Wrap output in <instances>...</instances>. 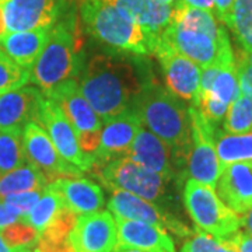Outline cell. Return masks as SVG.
<instances>
[{"label":"cell","mask_w":252,"mask_h":252,"mask_svg":"<svg viewBox=\"0 0 252 252\" xmlns=\"http://www.w3.org/2000/svg\"><path fill=\"white\" fill-rule=\"evenodd\" d=\"M192 147L185 164L184 178H190L216 189L217 181L223 170L216 152V127L212 125L202 112L195 107H189Z\"/></svg>","instance_id":"ba28073f"},{"label":"cell","mask_w":252,"mask_h":252,"mask_svg":"<svg viewBox=\"0 0 252 252\" xmlns=\"http://www.w3.org/2000/svg\"><path fill=\"white\" fill-rule=\"evenodd\" d=\"M66 0H6L1 6L7 32L52 28Z\"/></svg>","instance_id":"9a60e30c"},{"label":"cell","mask_w":252,"mask_h":252,"mask_svg":"<svg viewBox=\"0 0 252 252\" xmlns=\"http://www.w3.org/2000/svg\"><path fill=\"white\" fill-rule=\"evenodd\" d=\"M184 205L198 230L225 241L240 231L241 216L219 198L215 189L195 180L185 181Z\"/></svg>","instance_id":"5b68a950"},{"label":"cell","mask_w":252,"mask_h":252,"mask_svg":"<svg viewBox=\"0 0 252 252\" xmlns=\"http://www.w3.org/2000/svg\"><path fill=\"white\" fill-rule=\"evenodd\" d=\"M152 38H158L170 26L174 6L160 0H104Z\"/></svg>","instance_id":"d6986e66"},{"label":"cell","mask_w":252,"mask_h":252,"mask_svg":"<svg viewBox=\"0 0 252 252\" xmlns=\"http://www.w3.org/2000/svg\"><path fill=\"white\" fill-rule=\"evenodd\" d=\"M213 3H215V14L219 18V21L228 27L235 0H213Z\"/></svg>","instance_id":"f35d334b"},{"label":"cell","mask_w":252,"mask_h":252,"mask_svg":"<svg viewBox=\"0 0 252 252\" xmlns=\"http://www.w3.org/2000/svg\"><path fill=\"white\" fill-rule=\"evenodd\" d=\"M42 195V190H28L21 193H13L6 198H3V202L9 207L11 212H14L20 219L26 217L28 212L34 207L36 202L39 200Z\"/></svg>","instance_id":"836d02e7"},{"label":"cell","mask_w":252,"mask_h":252,"mask_svg":"<svg viewBox=\"0 0 252 252\" xmlns=\"http://www.w3.org/2000/svg\"><path fill=\"white\" fill-rule=\"evenodd\" d=\"M77 215L72 212L70 209L63 206L58 215L55 216L52 223L46 227L45 230L39 234L42 238H48V240H64L69 238V234L73 230V227L77 221Z\"/></svg>","instance_id":"d6a6232c"},{"label":"cell","mask_w":252,"mask_h":252,"mask_svg":"<svg viewBox=\"0 0 252 252\" xmlns=\"http://www.w3.org/2000/svg\"><path fill=\"white\" fill-rule=\"evenodd\" d=\"M46 95L36 86L0 94V130H20L36 122Z\"/></svg>","instance_id":"2e32d148"},{"label":"cell","mask_w":252,"mask_h":252,"mask_svg":"<svg viewBox=\"0 0 252 252\" xmlns=\"http://www.w3.org/2000/svg\"><path fill=\"white\" fill-rule=\"evenodd\" d=\"M4 1H6V0H0V4H3Z\"/></svg>","instance_id":"f907efd6"},{"label":"cell","mask_w":252,"mask_h":252,"mask_svg":"<svg viewBox=\"0 0 252 252\" xmlns=\"http://www.w3.org/2000/svg\"><path fill=\"white\" fill-rule=\"evenodd\" d=\"M30 81V69L20 66L0 46V94L24 87Z\"/></svg>","instance_id":"4dcf8cb0"},{"label":"cell","mask_w":252,"mask_h":252,"mask_svg":"<svg viewBox=\"0 0 252 252\" xmlns=\"http://www.w3.org/2000/svg\"><path fill=\"white\" fill-rule=\"evenodd\" d=\"M51 28H38L28 31L7 32L1 38L0 46L20 66L31 69L38 55L46 45Z\"/></svg>","instance_id":"603a6c76"},{"label":"cell","mask_w":252,"mask_h":252,"mask_svg":"<svg viewBox=\"0 0 252 252\" xmlns=\"http://www.w3.org/2000/svg\"><path fill=\"white\" fill-rule=\"evenodd\" d=\"M83 38L74 14H64L51 28L49 39L30 69V83L48 94L81 70Z\"/></svg>","instance_id":"3957f363"},{"label":"cell","mask_w":252,"mask_h":252,"mask_svg":"<svg viewBox=\"0 0 252 252\" xmlns=\"http://www.w3.org/2000/svg\"><path fill=\"white\" fill-rule=\"evenodd\" d=\"M18 220H20V217L6 206L3 199H0V230H3L4 227L13 224V223H16Z\"/></svg>","instance_id":"ab89813d"},{"label":"cell","mask_w":252,"mask_h":252,"mask_svg":"<svg viewBox=\"0 0 252 252\" xmlns=\"http://www.w3.org/2000/svg\"><path fill=\"white\" fill-rule=\"evenodd\" d=\"M115 252H144V251L136 250V248H130V247H122V245H118L117 251Z\"/></svg>","instance_id":"bcb514c9"},{"label":"cell","mask_w":252,"mask_h":252,"mask_svg":"<svg viewBox=\"0 0 252 252\" xmlns=\"http://www.w3.org/2000/svg\"><path fill=\"white\" fill-rule=\"evenodd\" d=\"M217 252H237L231 247V245H228L227 243H224V241H221V245H220V248H219V251Z\"/></svg>","instance_id":"f6af8a7d"},{"label":"cell","mask_w":252,"mask_h":252,"mask_svg":"<svg viewBox=\"0 0 252 252\" xmlns=\"http://www.w3.org/2000/svg\"><path fill=\"white\" fill-rule=\"evenodd\" d=\"M126 156H129L133 161L144 168L157 172L168 180H172L175 175V170L172 167L174 158L170 147L144 126L136 135L133 144Z\"/></svg>","instance_id":"7402d4cb"},{"label":"cell","mask_w":252,"mask_h":252,"mask_svg":"<svg viewBox=\"0 0 252 252\" xmlns=\"http://www.w3.org/2000/svg\"><path fill=\"white\" fill-rule=\"evenodd\" d=\"M234 59L240 93L252 102V64H250V62L245 59L241 49L235 52Z\"/></svg>","instance_id":"d590c367"},{"label":"cell","mask_w":252,"mask_h":252,"mask_svg":"<svg viewBox=\"0 0 252 252\" xmlns=\"http://www.w3.org/2000/svg\"><path fill=\"white\" fill-rule=\"evenodd\" d=\"M216 190L219 198L237 215L252 209V161L223 164Z\"/></svg>","instance_id":"ac0fdd59"},{"label":"cell","mask_w":252,"mask_h":252,"mask_svg":"<svg viewBox=\"0 0 252 252\" xmlns=\"http://www.w3.org/2000/svg\"><path fill=\"white\" fill-rule=\"evenodd\" d=\"M46 185L48 181L45 177L35 167L26 164L17 170L0 175V199L28 190H44Z\"/></svg>","instance_id":"cb8c5ba5"},{"label":"cell","mask_w":252,"mask_h":252,"mask_svg":"<svg viewBox=\"0 0 252 252\" xmlns=\"http://www.w3.org/2000/svg\"><path fill=\"white\" fill-rule=\"evenodd\" d=\"M0 233L7 245L11 247L13 250L28 248V247L36 244L38 237H39V233L35 228L23 220H18L16 223L4 227L3 230H0Z\"/></svg>","instance_id":"1f68e13d"},{"label":"cell","mask_w":252,"mask_h":252,"mask_svg":"<svg viewBox=\"0 0 252 252\" xmlns=\"http://www.w3.org/2000/svg\"><path fill=\"white\" fill-rule=\"evenodd\" d=\"M182 1L187 3L188 6H192V7L215 11V3H213V0H182Z\"/></svg>","instance_id":"60d3db41"},{"label":"cell","mask_w":252,"mask_h":252,"mask_svg":"<svg viewBox=\"0 0 252 252\" xmlns=\"http://www.w3.org/2000/svg\"><path fill=\"white\" fill-rule=\"evenodd\" d=\"M216 152L221 164L252 161V132L216 133Z\"/></svg>","instance_id":"d4e9b609"},{"label":"cell","mask_w":252,"mask_h":252,"mask_svg":"<svg viewBox=\"0 0 252 252\" xmlns=\"http://www.w3.org/2000/svg\"><path fill=\"white\" fill-rule=\"evenodd\" d=\"M118 240L122 247H130L144 252H175V244L167 230L160 227L115 217Z\"/></svg>","instance_id":"44dd1931"},{"label":"cell","mask_w":252,"mask_h":252,"mask_svg":"<svg viewBox=\"0 0 252 252\" xmlns=\"http://www.w3.org/2000/svg\"><path fill=\"white\" fill-rule=\"evenodd\" d=\"M224 243L231 245L237 252H252V235L248 233L238 231L228 240H225Z\"/></svg>","instance_id":"74e56055"},{"label":"cell","mask_w":252,"mask_h":252,"mask_svg":"<svg viewBox=\"0 0 252 252\" xmlns=\"http://www.w3.org/2000/svg\"><path fill=\"white\" fill-rule=\"evenodd\" d=\"M24 154L30 165L35 167L51 182L61 178H77L81 171L69 164L58 153L45 129L36 122H30L23 130Z\"/></svg>","instance_id":"30bf717a"},{"label":"cell","mask_w":252,"mask_h":252,"mask_svg":"<svg viewBox=\"0 0 252 252\" xmlns=\"http://www.w3.org/2000/svg\"><path fill=\"white\" fill-rule=\"evenodd\" d=\"M153 54L160 61L168 90L181 99L193 102L199 94L202 70L198 64L175 51L161 35L157 38Z\"/></svg>","instance_id":"4fadbf2b"},{"label":"cell","mask_w":252,"mask_h":252,"mask_svg":"<svg viewBox=\"0 0 252 252\" xmlns=\"http://www.w3.org/2000/svg\"><path fill=\"white\" fill-rule=\"evenodd\" d=\"M91 171L111 190H126L150 202L161 200L167 192L168 182L171 181L144 168L129 156L105 162H95Z\"/></svg>","instance_id":"52a82bcc"},{"label":"cell","mask_w":252,"mask_h":252,"mask_svg":"<svg viewBox=\"0 0 252 252\" xmlns=\"http://www.w3.org/2000/svg\"><path fill=\"white\" fill-rule=\"evenodd\" d=\"M220 245L221 241L216 237L198 230L190 235L188 241H185L180 252H217Z\"/></svg>","instance_id":"e575fe53"},{"label":"cell","mask_w":252,"mask_h":252,"mask_svg":"<svg viewBox=\"0 0 252 252\" xmlns=\"http://www.w3.org/2000/svg\"><path fill=\"white\" fill-rule=\"evenodd\" d=\"M108 209L115 217L142 221V223L160 227L162 230H170L178 237H190L195 233L188 225L175 219L171 213L154 205L153 202L146 200L126 190H121V189L112 190V196L108 200Z\"/></svg>","instance_id":"7c38bea8"},{"label":"cell","mask_w":252,"mask_h":252,"mask_svg":"<svg viewBox=\"0 0 252 252\" xmlns=\"http://www.w3.org/2000/svg\"><path fill=\"white\" fill-rule=\"evenodd\" d=\"M64 206L61 196L46 187L42 190V195L39 200L36 202L34 207L28 212V215L20 220L26 221L30 225H32L36 231L41 234L45 230L48 225L52 223L55 216L58 215V212Z\"/></svg>","instance_id":"4316f807"},{"label":"cell","mask_w":252,"mask_h":252,"mask_svg":"<svg viewBox=\"0 0 252 252\" xmlns=\"http://www.w3.org/2000/svg\"><path fill=\"white\" fill-rule=\"evenodd\" d=\"M241 225L245 227L248 234L252 235V209L248 210L245 215H243V217H241Z\"/></svg>","instance_id":"b9f144b4"},{"label":"cell","mask_w":252,"mask_h":252,"mask_svg":"<svg viewBox=\"0 0 252 252\" xmlns=\"http://www.w3.org/2000/svg\"><path fill=\"white\" fill-rule=\"evenodd\" d=\"M225 133H248L252 132V102L240 93L234 102L230 104L224 118Z\"/></svg>","instance_id":"f546056e"},{"label":"cell","mask_w":252,"mask_h":252,"mask_svg":"<svg viewBox=\"0 0 252 252\" xmlns=\"http://www.w3.org/2000/svg\"><path fill=\"white\" fill-rule=\"evenodd\" d=\"M199 95H209L213 98L221 101L223 104L228 105L234 102L240 95V84L237 77V70L234 64H219L216 74L210 83L206 91L199 93Z\"/></svg>","instance_id":"484cf974"},{"label":"cell","mask_w":252,"mask_h":252,"mask_svg":"<svg viewBox=\"0 0 252 252\" xmlns=\"http://www.w3.org/2000/svg\"><path fill=\"white\" fill-rule=\"evenodd\" d=\"M142 127L140 118L132 108L105 121L101 129L98 149L94 153L95 162H105L126 156Z\"/></svg>","instance_id":"e0dca14e"},{"label":"cell","mask_w":252,"mask_h":252,"mask_svg":"<svg viewBox=\"0 0 252 252\" xmlns=\"http://www.w3.org/2000/svg\"><path fill=\"white\" fill-rule=\"evenodd\" d=\"M23 132L0 130V175L26 165Z\"/></svg>","instance_id":"83f0119b"},{"label":"cell","mask_w":252,"mask_h":252,"mask_svg":"<svg viewBox=\"0 0 252 252\" xmlns=\"http://www.w3.org/2000/svg\"><path fill=\"white\" fill-rule=\"evenodd\" d=\"M80 16L84 27L97 41L130 54H153L157 38L125 18L104 0H81Z\"/></svg>","instance_id":"277c9868"},{"label":"cell","mask_w":252,"mask_h":252,"mask_svg":"<svg viewBox=\"0 0 252 252\" xmlns=\"http://www.w3.org/2000/svg\"><path fill=\"white\" fill-rule=\"evenodd\" d=\"M36 251L38 252H76L69 238L64 240H48L38 237L36 241Z\"/></svg>","instance_id":"8d00e7d4"},{"label":"cell","mask_w":252,"mask_h":252,"mask_svg":"<svg viewBox=\"0 0 252 252\" xmlns=\"http://www.w3.org/2000/svg\"><path fill=\"white\" fill-rule=\"evenodd\" d=\"M76 252H115L118 248V227L111 212L80 215L69 234Z\"/></svg>","instance_id":"5bb4252c"},{"label":"cell","mask_w":252,"mask_h":252,"mask_svg":"<svg viewBox=\"0 0 252 252\" xmlns=\"http://www.w3.org/2000/svg\"><path fill=\"white\" fill-rule=\"evenodd\" d=\"M16 250H13L11 247L7 245V243L4 241V238L1 237V233H0V252H14Z\"/></svg>","instance_id":"ee69618b"},{"label":"cell","mask_w":252,"mask_h":252,"mask_svg":"<svg viewBox=\"0 0 252 252\" xmlns=\"http://www.w3.org/2000/svg\"><path fill=\"white\" fill-rule=\"evenodd\" d=\"M46 97L61 107L63 114L72 124L81 150L94 156L98 149L102 122L90 102L83 95L79 83L74 79L63 81L62 84L49 91Z\"/></svg>","instance_id":"9c48e42d"},{"label":"cell","mask_w":252,"mask_h":252,"mask_svg":"<svg viewBox=\"0 0 252 252\" xmlns=\"http://www.w3.org/2000/svg\"><path fill=\"white\" fill-rule=\"evenodd\" d=\"M46 187L55 190L62 199L63 205L74 212L77 216L98 212L105 205L102 189L93 181L81 177L61 178Z\"/></svg>","instance_id":"ffe728a7"},{"label":"cell","mask_w":252,"mask_h":252,"mask_svg":"<svg viewBox=\"0 0 252 252\" xmlns=\"http://www.w3.org/2000/svg\"><path fill=\"white\" fill-rule=\"evenodd\" d=\"M14 252H31L28 248H17Z\"/></svg>","instance_id":"681fc988"},{"label":"cell","mask_w":252,"mask_h":252,"mask_svg":"<svg viewBox=\"0 0 252 252\" xmlns=\"http://www.w3.org/2000/svg\"><path fill=\"white\" fill-rule=\"evenodd\" d=\"M144 81L132 63L108 55H95L84 66L80 90L104 122L132 107Z\"/></svg>","instance_id":"6da1fadb"},{"label":"cell","mask_w":252,"mask_h":252,"mask_svg":"<svg viewBox=\"0 0 252 252\" xmlns=\"http://www.w3.org/2000/svg\"><path fill=\"white\" fill-rule=\"evenodd\" d=\"M161 38L202 69L213 64L235 63L230 36L223 26L215 31H207L184 28L170 23V26L162 31Z\"/></svg>","instance_id":"8992f818"},{"label":"cell","mask_w":252,"mask_h":252,"mask_svg":"<svg viewBox=\"0 0 252 252\" xmlns=\"http://www.w3.org/2000/svg\"><path fill=\"white\" fill-rule=\"evenodd\" d=\"M228 28L240 48L252 52V0H235Z\"/></svg>","instance_id":"f1b7e54d"},{"label":"cell","mask_w":252,"mask_h":252,"mask_svg":"<svg viewBox=\"0 0 252 252\" xmlns=\"http://www.w3.org/2000/svg\"><path fill=\"white\" fill-rule=\"evenodd\" d=\"M6 34H7V28H6L4 14H3V6L0 4V41H1V38Z\"/></svg>","instance_id":"7bdbcfd3"},{"label":"cell","mask_w":252,"mask_h":252,"mask_svg":"<svg viewBox=\"0 0 252 252\" xmlns=\"http://www.w3.org/2000/svg\"><path fill=\"white\" fill-rule=\"evenodd\" d=\"M240 49H241V48H240ZM241 51H243V54H244V56H245V59H247V61L250 62V64H252V52H247V51H244V49H241Z\"/></svg>","instance_id":"7dc6e473"},{"label":"cell","mask_w":252,"mask_h":252,"mask_svg":"<svg viewBox=\"0 0 252 252\" xmlns=\"http://www.w3.org/2000/svg\"><path fill=\"white\" fill-rule=\"evenodd\" d=\"M162 3H165V4H170V6H175L180 0H160Z\"/></svg>","instance_id":"c3c4849f"},{"label":"cell","mask_w":252,"mask_h":252,"mask_svg":"<svg viewBox=\"0 0 252 252\" xmlns=\"http://www.w3.org/2000/svg\"><path fill=\"white\" fill-rule=\"evenodd\" d=\"M130 108L170 147L177 168H184L192 147L190 117L180 97L153 81H144Z\"/></svg>","instance_id":"7a4b0ae2"},{"label":"cell","mask_w":252,"mask_h":252,"mask_svg":"<svg viewBox=\"0 0 252 252\" xmlns=\"http://www.w3.org/2000/svg\"><path fill=\"white\" fill-rule=\"evenodd\" d=\"M38 124L48 132L58 153L69 164L83 171H91L95 162L93 154L83 152L72 124L63 114L61 107L46 97L39 112Z\"/></svg>","instance_id":"8fae6325"}]
</instances>
